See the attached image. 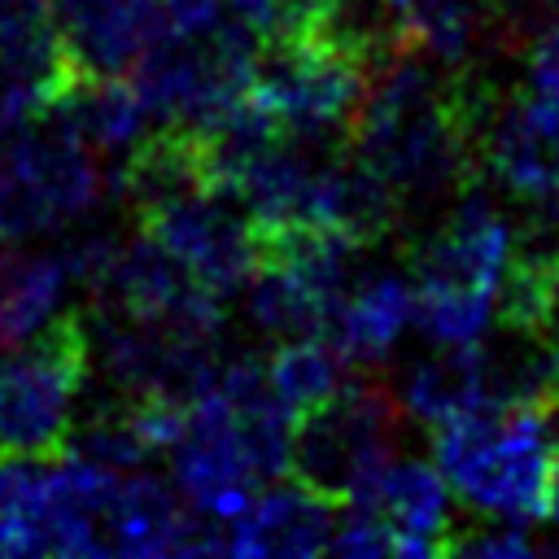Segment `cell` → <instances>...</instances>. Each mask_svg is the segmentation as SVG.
<instances>
[{"instance_id":"cell-7","label":"cell","mask_w":559,"mask_h":559,"mask_svg":"<svg viewBox=\"0 0 559 559\" xmlns=\"http://www.w3.org/2000/svg\"><path fill=\"white\" fill-rule=\"evenodd\" d=\"M79 61L57 0H0V92L31 105L39 118L74 87Z\"/></svg>"},{"instance_id":"cell-15","label":"cell","mask_w":559,"mask_h":559,"mask_svg":"<svg viewBox=\"0 0 559 559\" xmlns=\"http://www.w3.org/2000/svg\"><path fill=\"white\" fill-rule=\"evenodd\" d=\"M61 258H39L13 249V240L0 236V341L31 336L57 306L66 284Z\"/></svg>"},{"instance_id":"cell-6","label":"cell","mask_w":559,"mask_h":559,"mask_svg":"<svg viewBox=\"0 0 559 559\" xmlns=\"http://www.w3.org/2000/svg\"><path fill=\"white\" fill-rule=\"evenodd\" d=\"M245 205L227 192H179L135 210V227L162 240L214 297L236 293L258 262V240Z\"/></svg>"},{"instance_id":"cell-18","label":"cell","mask_w":559,"mask_h":559,"mask_svg":"<svg viewBox=\"0 0 559 559\" xmlns=\"http://www.w3.org/2000/svg\"><path fill=\"white\" fill-rule=\"evenodd\" d=\"M520 524L524 520L502 524V528H476V533H459L450 524V533L441 542V555H528V550H537V542Z\"/></svg>"},{"instance_id":"cell-11","label":"cell","mask_w":559,"mask_h":559,"mask_svg":"<svg viewBox=\"0 0 559 559\" xmlns=\"http://www.w3.org/2000/svg\"><path fill=\"white\" fill-rule=\"evenodd\" d=\"M332 507L301 485L258 498L231 533V555H319L332 546Z\"/></svg>"},{"instance_id":"cell-13","label":"cell","mask_w":559,"mask_h":559,"mask_svg":"<svg viewBox=\"0 0 559 559\" xmlns=\"http://www.w3.org/2000/svg\"><path fill=\"white\" fill-rule=\"evenodd\" d=\"M411 319H415V293L397 275H367L358 288L341 297L323 336H332L349 354V362H367L389 354Z\"/></svg>"},{"instance_id":"cell-14","label":"cell","mask_w":559,"mask_h":559,"mask_svg":"<svg viewBox=\"0 0 559 559\" xmlns=\"http://www.w3.org/2000/svg\"><path fill=\"white\" fill-rule=\"evenodd\" d=\"M266 376H271V389L280 393V402L293 411V419L310 406H319L323 397H332L341 384H345V367H349V354L323 336V332H310V336H284L266 358Z\"/></svg>"},{"instance_id":"cell-16","label":"cell","mask_w":559,"mask_h":559,"mask_svg":"<svg viewBox=\"0 0 559 559\" xmlns=\"http://www.w3.org/2000/svg\"><path fill=\"white\" fill-rule=\"evenodd\" d=\"M384 9L406 39H415L419 48H428L437 61L450 66L467 57L485 17L480 0H384Z\"/></svg>"},{"instance_id":"cell-17","label":"cell","mask_w":559,"mask_h":559,"mask_svg":"<svg viewBox=\"0 0 559 559\" xmlns=\"http://www.w3.org/2000/svg\"><path fill=\"white\" fill-rule=\"evenodd\" d=\"M485 17L507 48H533L559 35V0H485Z\"/></svg>"},{"instance_id":"cell-19","label":"cell","mask_w":559,"mask_h":559,"mask_svg":"<svg viewBox=\"0 0 559 559\" xmlns=\"http://www.w3.org/2000/svg\"><path fill=\"white\" fill-rule=\"evenodd\" d=\"M528 70H533L537 92H546V96L559 100V35H550V39H542V44L528 48Z\"/></svg>"},{"instance_id":"cell-22","label":"cell","mask_w":559,"mask_h":559,"mask_svg":"<svg viewBox=\"0 0 559 559\" xmlns=\"http://www.w3.org/2000/svg\"><path fill=\"white\" fill-rule=\"evenodd\" d=\"M380 4H384V0H380Z\"/></svg>"},{"instance_id":"cell-4","label":"cell","mask_w":559,"mask_h":559,"mask_svg":"<svg viewBox=\"0 0 559 559\" xmlns=\"http://www.w3.org/2000/svg\"><path fill=\"white\" fill-rule=\"evenodd\" d=\"M402 406L376 376L345 380L332 397L293 419L288 480L328 507L354 502L371 476L393 463Z\"/></svg>"},{"instance_id":"cell-20","label":"cell","mask_w":559,"mask_h":559,"mask_svg":"<svg viewBox=\"0 0 559 559\" xmlns=\"http://www.w3.org/2000/svg\"><path fill=\"white\" fill-rule=\"evenodd\" d=\"M157 9L166 13L170 31H192L218 17V0H157Z\"/></svg>"},{"instance_id":"cell-10","label":"cell","mask_w":559,"mask_h":559,"mask_svg":"<svg viewBox=\"0 0 559 559\" xmlns=\"http://www.w3.org/2000/svg\"><path fill=\"white\" fill-rule=\"evenodd\" d=\"M79 61L96 74H131L140 52L170 31L157 0H57Z\"/></svg>"},{"instance_id":"cell-5","label":"cell","mask_w":559,"mask_h":559,"mask_svg":"<svg viewBox=\"0 0 559 559\" xmlns=\"http://www.w3.org/2000/svg\"><path fill=\"white\" fill-rule=\"evenodd\" d=\"M100 197L96 148L39 118L0 157V236L22 240L83 214Z\"/></svg>"},{"instance_id":"cell-8","label":"cell","mask_w":559,"mask_h":559,"mask_svg":"<svg viewBox=\"0 0 559 559\" xmlns=\"http://www.w3.org/2000/svg\"><path fill=\"white\" fill-rule=\"evenodd\" d=\"M480 153L515 197H559V100L542 92L493 105Z\"/></svg>"},{"instance_id":"cell-1","label":"cell","mask_w":559,"mask_h":559,"mask_svg":"<svg viewBox=\"0 0 559 559\" xmlns=\"http://www.w3.org/2000/svg\"><path fill=\"white\" fill-rule=\"evenodd\" d=\"M441 476L476 507L537 520L550 515L559 459V397L550 402H480L432 428Z\"/></svg>"},{"instance_id":"cell-9","label":"cell","mask_w":559,"mask_h":559,"mask_svg":"<svg viewBox=\"0 0 559 559\" xmlns=\"http://www.w3.org/2000/svg\"><path fill=\"white\" fill-rule=\"evenodd\" d=\"M354 515L371 520L384 533L389 555H441V542L450 533L441 467H428L419 459L384 463L354 498Z\"/></svg>"},{"instance_id":"cell-2","label":"cell","mask_w":559,"mask_h":559,"mask_svg":"<svg viewBox=\"0 0 559 559\" xmlns=\"http://www.w3.org/2000/svg\"><path fill=\"white\" fill-rule=\"evenodd\" d=\"M87 362L92 328L74 310H52L17 349H0V463L66 459Z\"/></svg>"},{"instance_id":"cell-3","label":"cell","mask_w":559,"mask_h":559,"mask_svg":"<svg viewBox=\"0 0 559 559\" xmlns=\"http://www.w3.org/2000/svg\"><path fill=\"white\" fill-rule=\"evenodd\" d=\"M511 258V231L485 197H467L411 253L415 323L441 345L480 341Z\"/></svg>"},{"instance_id":"cell-12","label":"cell","mask_w":559,"mask_h":559,"mask_svg":"<svg viewBox=\"0 0 559 559\" xmlns=\"http://www.w3.org/2000/svg\"><path fill=\"white\" fill-rule=\"evenodd\" d=\"M402 402L415 419H424L428 428L489 402V389H485V349L480 341H463V345H450L441 341L437 354L419 358L406 380H402Z\"/></svg>"},{"instance_id":"cell-21","label":"cell","mask_w":559,"mask_h":559,"mask_svg":"<svg viewBox=\"0 0 559 559\" xmlns=\"http://www.w3.org/2000/svg\"><path fill=\"white\" fill-rule=\"evenodd\" d=\"M550 520L559 524V459H555V485H550Z\"/></svg>"}]
</instances>
